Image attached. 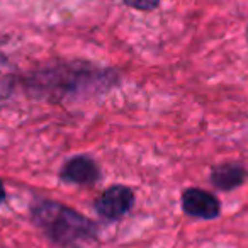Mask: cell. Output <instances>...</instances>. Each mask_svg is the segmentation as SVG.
<instances>
[{"instance_id": "cell-5", "label": "cell", "mask_w": 248, "mask_h": 248, "mask_svg": "<svg viewBox=\"0 0 248 248\" xmlns=\"http://www.w3.org/2000/svg\"><path fill=\"white\" fill-rule=\"evenodd\" d=\"M247 179V170L236 163H223L211 172V184L219 190H233L243 186Z\"/></svg>"}, {"instance_id": "cell-3", "label": "cell", "mask_w": 248, "mask_h": 248, "mask_svg": "<svg viewBox=\"0 0 248 248\" xmlns=\"http://www.w3.org/2000/svg\"><path fill=\"white\" fill-rule=\"evenodd\" d=\"M182 209L186 214L199 219H216L221 204L211 192L202 189H187L182 194Z\"/></svg>"}, {"instance_id": "cell-4", "label": "cell", "mask_w": 248, "mask_h": 248, "mask_svg": "<svg viewBox=\"0 0 248 248\" xmlns=\"http://www.w3.org/2000/svg\"><path fill=\"white\" fill-rule=\"evenodd\" d=\"M62 180L68 184H78V186H92L99 180L100 170L97 167L95 160L90 158L87 155H78L70 158L68 162L63 165L62 173H60Z\"/></svg>"}, {"instance_id": "cell-1", "label": "cell", "mask_w": 248, "mask_h": 248, "mask_svg": "<svg viewBox=\"0 0 248 248\" xmlns=\"http://www.w3.org/2000/svg\"><path fill=\"white\" fill-rule=\"evenodd\" d=\"M31 214L34 223L62 247H77L97 233L92 221L60 202L39 201L32 206Z\"/></svg>"}, {"instance_id": "cell-7", "label": "cell", "mask_w": 248, "mask_h": 248, "mask_svg": "<svg viewBox=\"0 0 248 248\" xmlns=\"http://www.w3.org/2000/svg\"><path fill=\"white\" fill-rule=\"evenodd\" d=\"M4 201H5V187H4V182L0 180V206H2Z\"/></svg>"}, {"instance_id": "cell-6", "label": "cell", "mask_w": 248, "mask_h": 248, "mask_svg": "<svg viewBox=\"0 0 248 248\" xmlns=\"http://www.w3.org/2000/svg\"><path fill=\"white\" fill-rule=\"evenodd\" d=\"M124 5H128L131 9H136V11H145V12H150V11H155L156 7L160 5L162 0H123Z\"/></svg>"}, {"instance_id": "cell-2", "label": "cell", "mask_w": 248, "mask_h": 248, "mask_svg": "<svg viewBox=\"0 0 248 248\" xmlns=\"http://www.w3.org/2000/svg\"><path fill=\"white\" fill-rule=\"evenodd\" d=\"M135 194L126 186H112L106 189L95 201V211L102 219L117 221L131 211Z\"/></svg>"}]
</instances>
